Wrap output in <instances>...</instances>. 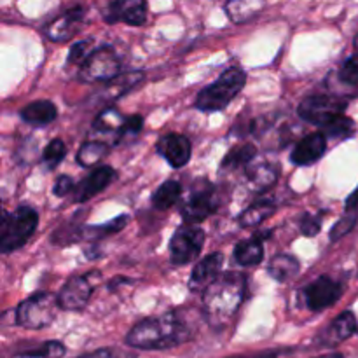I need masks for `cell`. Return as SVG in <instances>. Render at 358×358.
<instances>
[{"mask_svg": "<svg viewBox=\"0 0 358 358\" xmlns=\"http://www.w3.org/2000/svg\"><path fill=\"white\" fill-rule=\"evenodd\" d=\"M192 336L194 329L187 324V320L177 311H171L161 317H149L138 322L126 334L124 343L129 348L143 352H163L191 341Z\"/></svg>", "mask_w": 358, "mask_h": 358, "instance_id": "6da1fadb", "label": "cell"}, {"mask_svg": "<svg viewBox=\"0 0 358 358\" xmlns=\"http://www.w3.org/2000/svg\"><path fill=\"white\" fill-rule=\"evenodd\" d=\"M247 278L241 273H226L203 290V315L212 327L220 329L236 315L243 303Z\"/></svg>", "mask_w": 358, "mask_h": 358, "instance_id": "7a4b0ae2", "label": "cell"}, {"mask_svg": "<svg viewBox=\"0 0 358 358\" xmlns=\"http://www.w3.org/2000/svg\"><path fill=\"white\" fill-rule=\"evenodd\" d=\"M247 73L238 66L227 69L212 86L205 87L196 98V108L201 112H220L241 93Z\"/></svg>", "mask_w": 358, "mask_h": 358, "instance_id": "3957f363", "label": "cell"}, {"mask_svg": "<svg viewBox=\"0 0 358 358\" xmlns=\"http://www.w3.org/2000/svg\"><path fill=\"white\" fill-rule=\"evenodd\" d=\"M38 226V215L31 206L21 205L14 212H3L0 224V248L3 254L23 247Z\"/></svg>", "mask_w": 358, "mask_h": 358, "instance_id": "277c9868", "label": "cell"}, {"mask_svg": "<svg viewBox=\"0 0 358 358\" xmlns=\"http://www.w3.org/2000/svg\"><path fill=\"white\" fill-rule=\"evenodd\" d=\"M59 308L58 296L51 292H38L24 299L16 308V325L30 331H41L55 322Z\"/></svg>", "mask_w": 358, "mask_h": 358, "instance_id": "5b68a950", "label": "cell"}, {"mask_svg": "<svg viewBox=\"0 0 358 358\" xmlns=\"http://www.w3.org/2000/svg\"><path fill=\"white\" fill-rule=\"evenodd\" d=\"M80 79L86 83H107L121 73V62L114 49L98 48L80 63Z\"/></svg>", "mask_w": 358, "mask_h": 358, "instance_id": "8992f818", "label": "cell"}, {"mask_svg": "<svg viewBox=\"0 0 358 358\" xmlns=\"http://www.w3.org/2000/svg\"><path fill=\"white\" fill-rule=\"evenodd\" d=\"M205 245V233L194 224H187L175 231L170 241V261L175 266H185L194 261Z\"/></svg>", "mask_w": 358, "mask_h": 358, "instance_id": "52a82bcc", "label": "cell"}, {"mask_svg": "<svg viewBox=\"0 0 358 358\" xmlns=\"http://www.w3.org/2000/svg\"><path fill=\"white\" fill-rule=\"evenodd\" d=\"M100 271H90L70 278L58 292L59 308L65 311H79L90 303L93 289L100 282Z\"/></svg>", "mask_w": 358, "mask_h": 358, "instance_id": "ba28073f", "label": "cell"}, {"mask_svg": "<svg viewBox=\"0 0 358 358\" xmlns=\"http://www.w3.org/2000/svg\"><path fill=\"white\" fill-rule=\"evenodd\" d=\"M217 205H219V198H217L215 187L206 180H201L194 184L191 194L184 201L180 213L189 224H198L212 215L217 210Z\"/></svg>", "mask_w": 358, "mask_h": 358, "instance_id": "9c48e42d", "label": "cell"}, {"mask_svg": "<svg viewBox=\"0 0 358 358\" xmlns=\"http://www.w3.org/2000/svg\"><path fill=\"white\" fill-rule=\"evenodd\" d=\"M346 101L331 94H313L301 101L299 115L311 124L324 126L338 114H345Z\"/></svg>", "mask_w": 358, "mask_h": 358, "instance_id": "30bf717a", "label": "cell"}, {"mask_svg": "<svg viewBox=\"0 0 358 358\" xmlns=\"http://www.w3.org/2000/svg\"><path fill=\"white\" fill-rule=\"evenodd\" d=\"M341 294L343 289L338 282L329 276H320L304 289V301H306L308 310L324 311L338 303L341 299Z\"/></svg>", "mask_w": 358, "mask_h": 358, "instance_id": "8fae6325", "label": "cell"}, {"mask_svg": "<svg viewBox=\"0 0 358 358\" xmlns=\"http://www.w3.org/2000/svg\"><path fill=\"white\" fill-rule=\"evenodd\" d=\"M358 332L357 317L352 311H343L336 320H332L320 334L317 336V345L322 348H336L353 338Z\"/></svg>", "mask_w": 358, "mask_h": 358, "instance_id": "7c38bea8", "label": "cell"}, {"mask_svg": "<svg viewBox=\"0 0 358 358\" xmlns=\"http://www.w3.org/2000/svg\"><path fill=\"white\" fill-rule=\"evenodd\" d=\"M157 152L173 168H182L191 159V142L180 133H168L157 140Z\"/></svg>", "mask_w": 358, "mask_h": 358, "instance_id": "4fadbf2b", "label": "cell"}, {"mask_svg": "<svg viewBox=\"0 0 358 358\" xmlns=\"http://www.w3.org/2000/svg\"><path fill=\"white\" fill-rule=\"evenodd\" d=\"M105 20L108 23H128L133 27H140L147 20V2L145 0H114L105 13Z\"/></svg>", "mask_w": 358, "mask_h": 358, "instance_id": "5bb4252c", "label": "cell"}, {"mask_svg": "<svg viewBox=\"0 0 358 358\" xmlns=\"http://www.w3.org/2000/svg\"><path fill=\"white\" fill-rule=\"evenodd\" d=\"M117 177L115 170H112L110 166H100L93 171L91 175H87L83 182H79L76 187V196H73V201L84 203L87 199H91L93 196L100 194L103 189H107L108 185L114 182V178Z\"/></svg>", "mask_w": 358, "mask_h": 358, "instance_id": "9a60e30c", "label": "cell"}, {"mask_svg": "<svg viewBox=\"0 0 358 358\" xmlns=\"http://www.w3.org/2000/svg\"><path fill=\"white\" fill-rule=\"evenodd\" d=\"M327 149V136L324 133H311L304 136L292 152V163L297 166H310L317 163Z\"/></svg>", "mask_w": 358, "mask_h": 358, "instance_id": "2e32d148", "label": "cell"}, {"mask_svg": "<svg viewBox=\"0 0 358 358\" xmlns=\"http://www.w3.org/2000/svg\"><path fill=\"white\" fill-rule=\"evenodd\" d=\"M224 264V255L220 252H215V254H210L203 259L201 262L196 264V268L192 269L191 282H189V287L191 290H198V292H203L213 280H217L220 276V269H222Z\"/></svg>", "mask_w": 358, "mask_h": 358, "instance_id": "e0dca14e", "label": "cell"}, {"mask_svg": "<svg viewBox=\"0 0 358 358\" xmlns=\"http://www.w3.org/2000/svg\"><path fill=\"white\" fill-rule=\"evenodd\" d=\"M84 14L86 13H84L83 7H76V9L66 10L63 16L56 17V20L45 28V35H48L51 41H69V38H72L73 35L79 31L80 23H83L84 20Z\"/></svg>", "mask_w": 358, "mask_h": 358, "instance_id": "ac0fdd59", "label": "cell"}, {"mask_svg": "<svg viewBox=\"0 0 358 358\" xmlns=\"http://www.w3.org/2000/svg\"><path fill=\"white\" fill-rule=\"evenodd\" d=\"M143 73L142 72H128V73H119L114 79L107 80L105 87L100 91V96L98 100L103 101V103H112V101L119 100L122 94H126L128 91H131L136 84L142 83Z\"/></svg>", "mask_w": 358, "mask_h": 358, "instance_id": "d6986e66", "label": "cell"}, {"mask_svg": "<svg viewBox=\"0 0 358 358\" xmlns=\"http://www.w3.org/2000/svg\"><path fill=\"white\" fill-rule=\"evenodd\" d=\"M21 119L31 126H48L58 115L55 103L49 100H37L24 105L20 112Z\"/></svg>", "mask_w": 358, "mask_h": 358, "instance_id": "ffe728a7", "label": "cell"}, {"mask_svg": "<svg viewBox=\"0 0 358 358\" xmlns=\"http://www.w3.org/2000/svg\"><path fill=\"white\" fill-rule=\"evenodd\" d=\"M280 170L276 164L273 163H257V164H248L247 168V177L250 182L252 187L255 191H268L271 185L276 184L278 180Z\"/></svg>", "mask_w": 358, "mask_h": 358, "instance_id": "44dd1931", "label": "cell"}, {"mask_svg": "<svg viewBox=\"0 0 358 358\" xmlns=\"http://www.w3.org/2000/svg\"><path fill=\"white\" fill-rule=\"evenodd\" d=\"M264 7L262 0H227L226 13L234 23H247Z\"/></svg>", "mask_w": 358, "mask_h": 358, "instance_id": "7402d4cb", "label": "cell"}, {"mask_svg": "<svg viewBox=\"0 0 358 358\" xmlns=\"http://www.w3.org/2000/svg\"><path fill=\"white\" fill-rule=\"evenodd\" d=\"M301 266L294 255H276L271 259V262L268 264V273L271 278L278 280V282H287V280L294 278V276L299 273Z\"/></svg>", "mask_w": 358, "mask_h": 358, "instance_id": "603a6c76", "label": "cell"}, {"mask_svg": "<svg viewBox=\"0 0 358 358\" xmlns=\"http://www.w3.org/2000/svg\"><path fill=\"white\" fill-rule=\"evenodd\" d=\"M234 259L240 266H259L264 259V248L259 240L240 241L234 248Z\"/></svg>", "mask_w": 358, "mask_h": 358, "instance_id": "cb8c5ba5", "label": "cell"}, {"mask_svg": "<svg viewBox=\"0 0 358 358\" xmlns=\"http://www.w3.org/2000/svg\"><path fill=\"white\" fill-rule=\"evenodd\" d=\"M275 210H276V206L273 205L271 201H266V199H262V201H257V203H254V205L248 206V208L245 210L240 217H238V222H240L241 227H255V226H259L262 220H266L268 217H271L273 213H275Z\"/></svg>", "mask_w": 358, "mask_h": 358, "instance_id": "d4e9b609", "label": "cell"}, {"mask_svg": "<svg viewBox=\"0 0 358 358\" xmlns=\"http://www.w3.org/2000/svg\"><path fill=\"white\" fill-rule=\"evenodd\" d=\"M182 196V185L177 180H168L163 185H159L152 196V205L157 210H168L180 199Z\"/></svg>", "mask_w": 358, "mask_h": 358, "instance_id": "484cf974", "label": "cell"}, {"mask_svg": "<svg viewBox=\"0 0 358 358\" xmlns=\"http://www.w3.org/2000/svg\"><path fill=\"white\" fill-rule=\"evenodd\" d=\"M322 133H324L325 136H329V138H350V136H353V133H355V122H353V119H350L348 115L338 114L336 117H332L331 121H327L322 126Z\"/></svg>", "mask_w": 358, "mask_h": 358, "instance_id": "4316f807", "label": "cell"}, {"mask_svg": "<svg viewBox=\"0 0 358 358\" xmlns=\"http://www.w3.org/2000/svg\"><path fill=\"white\" fill-rule=\"evenodd\" d=\"M254 157L255 147L252 143H243V145L234 147L227 152V156L222 159V168L224 170H233V168L245 166V164H250Z\"/></svg>", "mask_w": 358, "mask_h": 358, "instance_id": "83f0119b", "label": "cell"}, {"mask_svg": "<svg viewBox=\"0 0 358 358\" xmlns=\"http://www.w3.org/2000/svg\"><path fill=\"white\" fill-rule=\"evenodd\" d=\"M107 145L101 142H86L77 152V163L84 168L94 166L107 156Z\"/></svg>", "mask_w": 358, "mask_h": 358, "instance_id": "f1b7e54d", "label": "cell"}, {"mask_svg": "<svg viewBox=\"0 0 358 358\" xmlns=\"http://www.w3.org/2000/svg\"><path fill=\"white\" fill-rule=\"evenodd\" d=\"M66 353V348L59 341H48L28 352L17 353L13 358H62Z\"/></svg>", "mask_w": 358, "mask_h": 358, "instance_id": "f546056e", "label": "cell"}, {"mask_svg": "<svg viewBox=\"0 0 358 358\" xmlns=\"http://www.w3.org/2000/svg\"><path fill=\"white\" fill-rule=\"evenodd\" d=\"M129 217L128 215H119L117 219L110 220L107 224H101V226H93V227H84L83 234L80 236H87V238H105L110 236V234L119 233L122 227L128 224Z\"/></svg>", "mask_w": 358, "mask_h": 358, "instance_id": "4dcf8cb0", "label": "cell"}, {"mask_svg": "<svg viewBox=\"0 0 358 358\" xmlns=\"http://www.w3.org/2000/svg\"><path fill=\"white\" fill-rule=\"evenodd\" d=\"M122 122H124L122 115L115 108L108 107L103 108L96 115V119H94V128L100 129V131H114V129H121Z\"/></svg>", "mask_w": 358, "mask_h": 358, "instance_id": "1f68e13d", "label": "cell"}, {"mask_svg": "<svg viewBox=\"0 0 358 358\" xmlns=\"http://www.w3.org/2000/svg\"><path fill=\"white\" fill-rule=\"evenodd\" d=\"M65 156H66L65 143H63L62 140H51V142L45 145L42 159H44V163L48 164V168H55V166H58L63 159H65Z\"/></svg>", "mask_w": 358, "mask_h": 358, "instance_id": "d6a6232c", "label": "cell"}, {"mask_svg": "<svg viewBox=\"0 0 358 358\" xmlns=\"http://www.w3.org/2000/svg\"><path fill=\"white\" fill-rule=\"evenodd\" d=\"M143 128V119L140 115H129L124 119L121 129H119V140L129 138V136H135L142 131Z\"/></svg>", "mask_w": 358, "mask_h": 358, "instance_id": "836d02e7", "label": "cell"}, {"mask_svg": "<svg viewBox=\"0 0 358 358\" xmlns=\"http://www.w3.org/2000/svg\"><path fill=\"white\" fill-rule=\"evenodd\" d=\"M339 79L346 84H358V55L346 59L345 65L339 70Z\"/></svg>", "mask_w": 358, "mask_h": 358, "instance_id": "e575fe53", "label": "cell"}, {"mask_svg": "<svg viewBox=\"0 0 358 358\" xmlns=\"http://www.w3.org/2000/svg\"><path fill=\"white\" fill-rule=\"evenodd\" d=\"M299 229L304 236H317L322 229V215H310V213H306V215L303 217V220H301Z\"/></svg>", "mask_w": 358, "mask_h": 358, "instance_id": "d590c367", "label": "cell"}, {"mask_svg": "<svg viewBox=\"0 0 358 358\" xmlns=\"http://www.w3.org/2000/svg\"><path fill=\"white\" fill-rule=\"evenodd\" d=\"M357 219H358L357 215L343 217V219L339 220V222L331 229V241H338V240H341L343 236H346V234H348L350 231L355 227Z\"/></svg>", "mask_w": 358, "mask_h": 358, "instance_id": "8d00e7d4", "label": "cell"}, {"mask_svg": "<svg viewBox=\"0 0 358 358\" xmlns=\"http://www.w3.org/2000/svg\"><path fill=\"white\" fill-rule=\"evenodd\" d=\"M73 187H76V184H73L72 177H69V175H59V177L56 178L52 192H55V196H58V198H65L66 194H70V192L73 191Z\"/></svg>", "mask_w": 358, "mask_h": 358, "instance_id": "74e56055", "label": "cell"}, {"mask_svg": "<svg viewBox=\"0 0 358 358\" xmlns=\"http://www.w3.org/2000/svg\"><path fill=\"white\" fill-rule=\"evenodd\" d=\"M90 44H91L90 41H86V42L83 41V42H77V44H73L72 49H70L69 62L70 63H83L84 59L91 55V52H87L90 51Z\"/></svg>", "mask_w": 358, "mask_h": 358, "instance_id": "f35d334b", "label": "cell"}, {"mask_svg": "<svg viewBox=\"0 0 358 358\" xmlns=\"http://www.w3.org/2000/svg\"><path fill=\"white\" fill-rule=\"evenodd\" d=\"M73 358H117V357H115L114 353L110 352V350H107V348H101V350H94V352L84 353V355L73 357Z\"/></svg>", "mask_w": 358, "mask_h": 358, "instance_id": "ab89813d", "label": "cell"}, {"mask_svg": "<svg viewBox=\"0 0 358 358\" xmlns=\"http://www.w3.org/2000/svg\"><path fill=\"white\" fill-rule=\"evenodd\" d=\"M283 352H264L255 353V355H243V357H233V358H282Z\"/></svg>", "mask_w": 358, "mask_h": 358, "instance_id": "60d3db41", "label": "cell"}, {"mask_svg": "<svg viewBox=\"0 0 358 358\" xmlns=\"http://www.w3.org/2000/svg\"><path fill=\"white\" fill-rule=\"evenodd\" d=\"M358 206V187L353 191V194L346 199V208L348 210H355Z\"/></svg>", "mask_w": 358, "mask_h": 358, "instance_id": "b9f144b4", "label": "cell"}, {"mask_svg": "<svg viewBox=\"0 0 358 358\" xmlns=\"http://www.w3.org/2000/svg\"><path fill=\"white\" fill-rule=\"evenodd\" d=\"M315 358H346L343 353H327V355H322V357H315Z\"/></svg>", "mask_w": 358, "mask_h": 358, "instance_id": "7bdbcfd3", "label": "cell"}]
</instances>
